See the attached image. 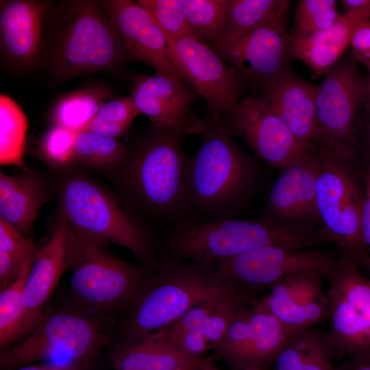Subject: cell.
Here are the masks:
<instances>
[{"label":"cell","instance_id":"15","mask_svg":"<svg viewBox=\"0 0 370 370\" xmlns=\"http://www.w3.org/2000/svg\"><path fill=\"white\" fill-rule=\"evenodd\" d=\"M167 45L172 63L206 101L210 113L221 114L239 101L244 83L210 46L191 36L167 39Z\"/></svg>","mask_w":370,"mask_h":370},{"label":"cell","instance_id":"25","mask_svg":"<svg viewBox=\"0 0 370 370\" xmlns=\"http://www.w3.org/2000/svg\"><path fill=\"white\" fill-rule=\"evenodd\" d=\"M47 188L26 169L19 175L0 174V218L31 238L34 221L47 201Z\"/></svg>","mask_w":370,"mask_h":370},{"label":"cell","instance_id":"14","mask_svg":"<svg viewBox=\"0 0 370 370\" xmlns=\"http://www.w3.org/2000/svg\"><path fill=\"white\" fill-rule=\"evenodd\" d=\"M258 299L240 310L223 336L212 345L217 357L232 370H267L301 330L282 323Z\"/></svg>","mask_w":370,"mask_h":370},{"label":"cell","instance_id":"29","mask_svg":"<svg viewBox=\"0 0 370 370\" xmlns=\"http://www.w3.org/2000/svg\"><path fill=\"white\" fill-rule=\"evenodd\" d=\"M112 95V90L103 85L68 92L59 98L53 106L51 119L53 125L79 132Z\"/></svg>","mask_w":370,"mask_h":370},{"label":"cell","instance_id":"19","mask_svg":"<svg viewBox=\"0 0 370 370\" xmlns=\"http://www.w3.org/2000/svg\"><path fill=\"white\" fill-rule=\"evenodd\" d=\"M325 275L318 272L290 275L270 288L259 304L284 325L302 330L328 317V299L322 288Z\"/></svg>","mask_w":370,"mask_h":370},{"label":"cell","instance_id":"21","mask_svg":"<svg viewBox=\"0 0 370 370\" xmlns=\"http://www.w3.org/2000/svg\"><path fill=\"white\" fill-rule=\"evenodd\" d=\"M72 232L71 225L60 218L47 243L35 251L23 299L28 315L37 325L59 280L70 268Z\"/></svg>","mask_w":370,"mask_h":370},{"label":"cell","instance_id":"41","mask_svg":"<svg viewBox=\"0 0 370 370\" xmlns=\"http://www.w3.org/2000/svg\"><path fill=\"white\" fill-rule=\"evenodd\" d=\"M351 46L354 58L370 68V19L361 22L352 36Z\"/></svg>","mask_w":370,"mask_h":370},{"label":"cell","instance_id":"46","mask_svg":"<svg viewBox=\"0 0 370 370\" xmlns=\"http://www.w3.org/2000/svg\"><path fill=\"white\" fill-rule=\"evenodd\" d=\"M89 366L78 363H49L39 365H25L14 370H87Z\"/></svg>","mask_w":370,"mask_h":370},{"label":"cell","instance_id":"30","mask_svg":"<svg viewBox=\"0 0 370 370\" xmlns=\"http://www.w3.org/2000/svg\"><path fill=\"white\" fill-rule=\"evenodd\" d=\"M27 117L9 96H0V163L25 167L24 150Z\"/></svg>","mask_w":370,"mask_h":370},{"label":"cell","instance_id":"36","mask_svg":"<svg viewBox=\"0 0 370 370\" xmlns=\"http://www.w3.org/2000/svg\"><path fill=\"white\" fill-rule=\"evenodd\" d=\"M161 29L166 39L190 36L183 0H137Z\"/></svg>","mask_w":370,"mask_h":370},{"label":"cell","instance_id":"44","mask_svg":"<svg viewBox=\"0 0 370 370\" xmlns=\"http://www.w3.org/2000/svg\"><path fill=\"white\" fill-rule=\"evenodd\" d=\"M365 190L361 215L362 237L368 254L370 267V173L365 171Z\"/></svg>","mask_w":370,"mask_h":370},{"label":"cell","instance_id":"37","mask_svg":"<svg viewBox=\"0 0 370 370\" xmlns=\"http://www.w3.org/2000/svg\"><path fill=\"white\" fill-rule=\"evenodd\" d=\"M78 132L53 125L43 137L40 152L54 166H64L71 162L73 145Z\"/></svg>","mask_w":370,"mask_h":370},{"label":"cell","instance_id":"47","mask_svg":"<svg viewBox=\"0 0 370 370\" xmlns=\"http://www.w3.org/2000/svg\"><path fill=\"white\" fill-rule=\"evenodd\" d=\"M362 149L366 164V171L370 173V118L365 125Z\"/></svg>","mask_w":370,"mask_h":370},{"label":"cell","instance_id":"5","mask_svg":"<svg viewBox=\"0 0 370 370\" xmlns=\"http://www.w3.org/2000/svg\"><path fill=\"white\" fill-rule=\"evenodd\" d=\"M229 287L214 278L212 267L162 255L136 303L114 322L110 346L153 334Z\"/></svg>","mask_w":370,"mask_h":370},{"label":"cell","instance_id":"34","mask_svg":"<svg viewBox=\"0 0 370 370\" xmlns=\"http://www.w3.org/2000/svg\"><path fill=\"white\" fill-rule=\"evenodd\" d=\"M130 89L151 95L164 102L182 118L188 121L191 94L182 81L164 75L132 73Z\"/></svg>","mask_w":370,"mask_h":370},{"label":"cell","instance_id":"8","mask_svg":"<svg viewBox=\"0 0 370 370\" xmlns=\"http://www.w3.org/2000/svg\"><path fill=\"white\" fill-rule=\"evenodd\" d=\"M59 206L61 218L73 227L128 249L149 269L158 267L156 243L133 209L90 180L75 176L64 181Z\"/></svg>","mask_w":370,"mask_h":370},{"label":"cell","instance_id":"23","mask_svg":"<svg viewBox=\"0 0 370 370\" xmlns=\"http://www.w3.org/2000/svg\"><path fill=\"white\" fill-rule=\"evenodd\" d=\"M370 19V10L345 11L328 29L294 38L296 58L308 65L320 76L325 75L351 45L358 25Z\"/></svg>","mask_w":370,"mask_h":370},{"label":"cell","instance_id":"9","mask_svg":"<svg viewBox=\"0 0 370 370\" xmlns=\"http://www.w3.org/2000/svg\"><path fill=\"white\" fill-rule=\"evenodd\" d=\"M288 6L247 31L224 35L211 47L238 75L245 85L261 90L290 69L296 58L294 38L286 27Z\"/></svg>","mask_w":370,"mask_h":370},{"label":"cell","instance_id":"52","mask_svg":"<svg viewBox=\"0 0 370 370\" xmlns=\"http://www.w3.org/2000/svg\"><path fill=\"white\" fill-rule=\"evenodd\" d=\"M368 70H370V68H369V69H368Z\"/></svg>","mask_w":370,"mask_h":370},{"label":"cell","instance_id":"16","mask_svg":"<svg viewBox=\"0 0 370 370\" xmlns=\"http://www.w3.org/2000/svg\"><path fill=\"white\" fill-rule=\"evenodd\" d=\"M220 116L232 136L242 139L256 157L270 166L281 169L307 148L256 96L244 97L232 108L221 112Z\"/></svg>","mask_w":370,"mask_h":370},{"label":"cell","instance_id":"48","mask_svg":"<svg viewBox=\"0 0 370 370\" xmlns=\"http://www.w3.org/2000/svg\"><path fill=\"white\" fill-rule=\"evenodd\" d=\"M341 3L346 11L370 10V0H343Z\"/></svg>","mask_w":370,"mask_h":370},{"label":"cell","instance_id":"22","mask_svg":"<svg viewBox=\"0 0 370 370\" xmlns=\"http://www.w3.org/2000/svg\"><path fill=\"white\" fill-rule=\"evenodd\" d=\"M47 10V2L41 1H1V49L10 63L26 67L36 62L41 51Z\"/></svg>","mask_w":370,"mask_h":370},{"label":"cell","instance_id":"39","mask_svg":"<svg viewBox=\"0 0 370 370\" xmlns=\"http://www.w3.org/2000/svg\"><path fill=\"white\" fill-rule=\"evenodd\" d=\"M33 241L0 218V250L14 258L21 264L35 252Z\"/></svg>","mask_w":370,"mask_h":370},{"label":"cell","instance_id":"2","mask_svg":"<svg viewBox=\"0 0 370 370\" xmlns=\"http://www.w3.org/2000/svg\"><path fill=\"white\" fill-rule=\"evenodd\" d=\"M186 134L200 137L190 158V212L201 218H232L258 181L257 166L234 142L220 114L189 116Z\"/></svg>","mask_w":370,"mask_h":370},{"label":"cell","instance_id":"24","mask_svg":"<svg viewBox=\"0 0 370 370\" xmlns=\"http://www.w3.org/2000/svg\"><path fill=\"white\" fill-rule=\"evenodd\" d=\"M109 349L116 370H195L206 358L191 357L156 333Z\"/></svg>","mask_w":370,"mask_h":370},{"label":"cell","instance_id":"12","mask_svg":"<svg viewBox=\"0 0 370 370\" xmlns=\"http://www.w3.org/2000/svg\"><path fill=\"white\" fill-rule=\"evenodd\" d=\"M320 162L317 206L323 228L342 254L368 263L361 233L362 195L349 169L321 146L314 143Z\"/></svg>","mask_w":370,"mask_h":370},{"label":"cell","instance_id":"20","mask_svg":"<svg viewBox=\"0 0 370 370\" xmlns=\"http://www.w3.org/2000/svg\"><path fill=\"white\" fill-rule=\"evenodd\" d=\"M316 86L289 69L269 81L256 96L282 120L304 147L316 138Z\"/></svg>","mask_w":370,"mask_h":370},{"label":"cell","instance_id":"17","mask_svg":"<svg viewBox=\"0 0 370 370\" xmlns=\"http://www.w3.org/2000/svg\"><path fill=\"white\" fill-rule=\"evenodd\" d=\"M320 162L312 143L297 158L280 169L268 197L272 221L282 224L319 219L317 181Z\"/></svg>","mask_w":370,"mask_h":370},{"label":"cell","instance_id":"1","mask_svg":"<svg viewBox=\"0 0 370 370\" xmlns=\"http://www.w3.org/2000/svg\"><path fill=\"white\" fill-rule=\"evenodd\" d=\"M183 130L153 125L117 171L126 204L150 217L173 224L190 213L189 158Z\"/></svg>","mask_w":370,"mask_h":370},{"label":"cell","instance_id":"43","mask_svg":"<svg viewBox=\"0 0 370 370\" xmlns=\"http://www.w3.org/2000/svg\"><path fill=\"white\" fill-rule=\"evenodd\" d=\"M23 264L9 254L0 250V291L8 288L17 280Z\"/></svg>","mask_w":370,"mask_h":370},{"label":"cell","instance_id":"3","mask_svg":"<svg viewBox=\"0 0 370 370\" xmlns=\"http://www.w3.org/2000/svg\"><path fill=\"white\" fill-rule=\"evenodd\" d=\"M330 241L323 228L305 224L188 216L173 224L162 255L212 267L218 260L267 245L308 249Z\"/></svg>","mask_w":370,"mask_h":370},{"label":"cell","instance_id":"10","mask_svg":"<svg viewBox=\"0 0 370 370\" xmlns=\"http://www.w3.org/2000/svg\"><path fill=\"white\" fill-rule=\"evenodd\" d=\"M336 260L328 251L316 248L267 245L218 260L212 272L220 283L257 297L260 291L290 275L318 272L328 278Z\"/></svg>","mask_w":370,"mask_h":370},{"label":"cell","instance_id":"7","mask_svg":"<svg viewBox=\"0 0 370 370\" xmlns=\"http://www.w3.org/2000/svg\"><path fill=\"white\" fill-rule=\"evenodd\" d=\"M114 323L66 302L46 309L26 338L0 351V370L44 360L90 366L101 349L111 345Z\"/></svg>","mask_w":370,"mask_h":370},{"label":"cell","instance_id":"42","mask_svg":"<svg viewBox=\"0 0 370 370\" xmlns=\"http://www.w3.org/2000/svg\"><path fill=\"white\" fill-rule=\"evenodd\" d=\"M130 126L95 116L80 132H89L108 138H119L125 134Z\"/></svg>","mask_w":370,"mask_h":370},{"label":"cell","instance_id":"33","mask_svg":"<svg viewBox=\"0 0 370 370\" xmlns=\"http://www.w3.org/2000/svg\"><path fill=\"white\" fill-rule=\"evenodd\" d=\"M289 3L286 0H223L224 35L251 29L288 6Z\"/></svg>","mask_w":370,"mask_h":370},{"label":"cell","instance_id":"50","mask_svg":"<svg viewBox=\"0 0 370 370\" xmlns=\"http://www.w3.org/2000/svg\"><path fill=\"white\" fill-rule=\"evenodd\" d=\"M199 370H221L217 367L212 362L211 358H206L201 364Z\"/></svg>","mask_w":370,"mask_h":370},{"label":"cell","instance_id":"11","mask_svg":"<svg viewBox=\"0 0 370 370\" xmlns=\"http://www.w3.org/2000/svg\"><path fill=\"white\" fill-rule=\"evenodd\" d=\"M363 80L349 58L338 61L316 86L314 143L349 165L356 151L355 123L363 101Z\"/></svg>","mask_w":370,"mask_h":370},{"label":"cell","instance_id":"26","mask_svg":"<svg viewBox=\"0 0 370 370\" xmlns=\"http://www.w3.org/2000/svg\"><path fill=\"white\" fill-rule=\"evenodd\" d=\"M258 298L230 286L197 304L169 326L198 330L212 347L223 336L240 310Z\"/></svg>","mask_w":370,"mask_h":370},{"label":"cell","instance_id":"49","mask_svg":"<svg viewBox=\"0 0 370 370\" xmlns=\"http://www.w3.org/2000/svg\"><path fill=\"white\" fill-rule=\"evenodd\" d=\"M370 113V70L368 76L363 80V101Z\"/></svg>","mask_w":370,"mask_h":370},{"label":"cell","instance_id":"45","mask_svg":"<svg viewBox=\"0 0 370 370\" xmlns=\"http://www.w3.org/2000/svg\"><path fill=\"white\" fill-rule=\"evenodd\" d=\"M335 370H370V351L345 358Z\"/></svg>","mask_w":370,"mask_h":370},{"label":"cell","instance_id":"18","mask_svg":"<svg viewBox=\"0 0 370 370\" xmlns=\"http://www.w3.org/2000/svg\"><path fill=\"white\" fill-rule=\"evenodd\" d=\"M101 3L121 34L132 60L149 65L156 75L183 82L169 58L165 35L147 10L131 0Z\"/></svg>","mask_w":370,"mask_h":370},{"label":"cell","instance_id":"27","mask_svg":"<svg viewBox=\"0 0 370 370\" xmlns=\"http://www.w3.org/2000/svg\"><path fill=\"white\" fill-rule=\"evenodd\" d=\"M335 358L328 331L312 326L291 338L274 361V370H335Z\"/></svg>","mask_w":370,"mask_h":370},{"label":"cell","instance_id":"32","mask_svg":"<svg viewBox=\"0 0 370 370\" xmlns=\"http://www.w3.org/2000/svg\"><path fill=\"white\" fill-rule=\"evenodd\" d=\"M190 36L212 47L223 35V0H183Z\"/></svg>","mask_w":370,"mask_h":370},{"label":"cell","instance_id":"40","mask_svg":"<svg viewBox=\"0 0 370 370\" xmlns=\"http://www.w3.org/2000/svg\"><path fill=\"white\" fill-rule=\"evenodd\" d=\"M140 114L131 95L105 103L95 116L115 123L131 125Z\"/></svg>","mask_w":370,"mask_h":370},{"label":"cell","instance_id":"51","mask_svg":"<svg viewBox=\"0 0 370 370\" xmlns=\"http://www.w3.org/2000/svg\"><path fill=\"white\" fill-rule=\"evenodd\" d=\"M199 368H200V367H199ZM195 370H199V369H195Z\"/></svg>","mask_w":370,"mask_h":370},{"label":"cell","instance_id":"6","mask_svg":"<svg viewBox=\"0 0 370 370\" xmlns=\"http://www.w3.org/2000/svg\"><path fill=\"white\" fill-rule=\"evenodd\" d=\"M53 23L51 67L61 79L118 69L132 60L101 1L63 2Z\"/></svg>","mask_w":370,"mask_h":370},{"label":"cell","instance_id":"31","mask_svg":"<svg viewBox=\"0 0 370 370\" xmlns=\"http://www.w3.org/2000/svg\"><path fill=\"white\" fill-rule=\"evenodd\" d=\"M129 153L130 146L124 144L119 138L79 132L74 142L71 162H80L91 167L118 169L125 162Z\"/></svg>","mask_w":370,"mask_h":370},{"label":"cell","instance_id":"13","mask_svg":"<svg viewBox=\"0 0 370 370\" xmlns=\"http://www.w3.org/2000/svg\"><path fill=\"white\" fill-rule=\"evenodd\" d=\"M359 262L342 254L328 277V332L337 358L370 351V280Z\"/></svg>","mask_w":370,"mask_h":370},{"label":"cell","instance_id":"35","mask_svg":"<svg viewBox=\"0 0 370 370\" xmlns=\"http://www.w3.org/2000/svg\"><path fill=\"white\" fill-rule=\"evenodd\" d=\"M339 15L335 0H299L291 35L295 38L323 31L330 27Z\"/></svg>","mask_w":370,"mask_h":370},{"label":"cell","instance_id":"38","mask_svg":"<svg viewBox=\"0 0 370 370\" xmlns=\"http://www.w3.org/2000/svg\"><path fill=\"white\" fill-rule=\"evenodd\" d=\"M180 350L193 358H202L212 344L201 332L195 330H180L166 326L156 332Z\"/></svg>","mask_w":370,"mask_h":370},{"label":"cell","instance_id":"4","mask_svg":"<svg viewBox=\"0 0 370 370\" xmlns=\"http://www.w3.org/2000/svg\"><path fill=\"white\" fill-rule=\"evenodd\" d=\"M70 268L65 302L114 323L134 306L155 269L119 258L108 242L74 227Z\"/></svg>","mask_w":370,"mask_h":370},{"label":"cell","instance_id":"28","mask_svg":"<svg viewBox=\"0 0 370 370\" xmlns=\"http://www.w3.org/2000/svg\"><path fill=\"white\" fill-rule=\"evenodd\" d=\"M34 253L24 263L17 280L1 291L0 351L23 340L37 326L28 315L23 299V286Z\"/></svg>","mask_w":370,"mask_h":370}]
</instances>
